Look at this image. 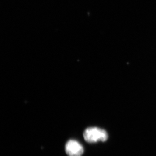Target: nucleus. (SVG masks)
I'll list each match as a JSON object with an SVG mask.
<instances>
[{"label": "nucleus", "instance_id": "1", "mask_svg": "<svg viewBox=\"0 0 156 156\" xmlns=\"http://www.w3.org/2000/svg\"><path fill=\"white\" fill-rule=\"evenodd\" d=\"M84 139L89 143L101 141L105 142L108 138V134L104 129L97 127H89L83 133Z\"/></svg>", "mask_w": 156, "mask_h": 156}, {"label": "nucleus", "instance_id": "2", "mask_svg": "<svg viewBox=\"0 0 156 156\" xmlns=\"http://www.w3.org/2000/svg\"><path fill=\"white\" fill-rule=\"evenodd\" d=\"M66 153L68 156H81L84 153V148L80 143L75 140H70L65 147Z\"/></svg>", "mask_w": 156, "mask_h": 156}]
</instances>
